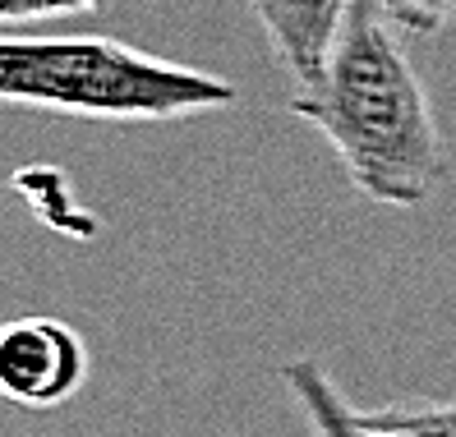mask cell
<instances>
[{"instance_id": "6da1fadb", "label": "cell", "mask_w": 456, "mask_h": 437, "mask_svg": "<svg viewBox=\"0 0 456 437\" xmlns=\"http://www.w3.org/2000/svg\"><path fill=\"white\" fill-rule=\"evenodd\" d=\"M290 116L323 134L369 203L419 207L447 175L438 116L387 0H355L318 84L290 93Z\"/></svg>"}, {"instance_id": "3957f363", "label": "cell", "mask_w": 456, "mask_h": 437, "mask_svg": "<svg viewBox=\"0 0 456 437\" xmlns=\"http://www.w3.org/2000/svg\"><path fill=\"white\" fill-rule=\"evenodd\" d=\"M88 377V345L61 318H19L0 332V392L23 409H61Z\"/></svg>"}, {"instance_id": "52a82bcc", "label": "cell", "mask_w": 456, "mask_h": 437, "mask_svg": "<svg viewBox=\"0 0 456 437\" xmlns=\"http://www.w3.org/2000/svg\"><path fill=\"white\" fill-rule=\"evenodd\" d=\"M106 0H0V19L19 28V23H42V19H69V14H93Z\"/></svg>"}, {"instance_id": "7a4b0ae2", "label": "cell", "mask_w": 456, "mask_h": 437, "mask_svg": "<svg viewBox=\"0 0 456 437\" xmlns=\"http://www.w3.org/2000/svg\"><path fill=\"white\" fill-rule=\"evenodd\" d=\"M0 97L78 120H184L235 106L222 74L171 65L116 37H23L0 42Z\"/></svg>"}, {"instance_id": "5b68a950", "label": "cell", "mask_w": 456, "mask_h": 437, "mask_svg": "<svg viewBox=\"0 0 456 437\" xmlns=\"http://www.w3.org/2000/svg\"><path fill=\"white\" fill-rule=\"evenodd\" d=\"M281 382H286V392L295 396V405L305 409L314 437H369L364 409H355L351 401L341 396L332 373L318 360H290V364H281Z\"/></svg>"}, {"instance_id": "8992f818", "label": "cell", "mask_w": 456, "mask_h": 437, "mask_svg": "<svg viewBox=\"0 0 456 437\" xmlns=\"http://www.w3.org/2000/svg\"><path fill=\"white\" fill-rule=\"evenodd\" d=\"M387 409L415 437H456V401H392Z\"/></svg>"}, {"instance_id": "ba28073f", "label": "cell", "mask_w": 456, "mask_h": 437, "mask_svg": "<svg viewBox=\"0 0 456 437\" xmlns=\"http://www.w3.org/2000/svg\"><path fill=\"white\" fill-rule=\"evenodd\" d=\"M387 5H392L401 28L419 33V37L443 33L447 23H456V0H387Z\"/></svg>"}, {"instance_id": "277c9868", "label": "cell", "mask_w": 456, "mask_h": 437, "mask_svg": "<svg viewBox=\"0 0 456 437\" xmlns=\"http://www.w3.org/2000/svg\"><path fill=\"white\" fill-rule=\"evenodd\" d=\"M245 5L263 23L281 69L295 78V88H309L323 74L328 51L355 0H245Z\"/></svg>"}]
</instances>
